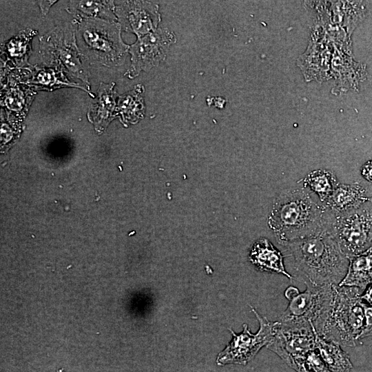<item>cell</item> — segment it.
Masks as SVG:
<instances>
[{
	"mask_svg": "<svg viewBox=\"0 0 372 372\" xmlns=\"http://www.w3.org/2000/svg\"><path fill=\"white\" fill-rule=\"evenodd\" d=\"M251 308L259 322V330L256 333H251L246 324H243V330L238 334L230 329L232 339L218 355L216 358L218 365L223 366L227 364L245 365L271 340L275 322L269 321L266 318L260 316L253 307Z\"/></svg>",
	"mask_w": 372,
	"mask_h": 372,
	"instance_id": "52a82bcc",
	"label": "cell"
},
{
	"mask_svg": "<svg viewBox=\"0 0 372 372\" xmlns=\"http://www.w3.org/2000/svg\"><path fill=\"white\" fill-rule=\"evenodd\" d=\"M316 349L331 372H350L352 369L349 355L339 344L316 333Z\"/></svg>",
	"mask_w": 372,
	"mask_h": 372,
	"instance_id": "9a60e30c",
	"label": "cell"
},
{
	"mask_svg": "<svg viewBox=\"0 0 372 372\" xmlns=\"http://www.w3.org/2000/svg\"><path fill=\"white\" fill-rule=\"evenodd\" d=\"M249 259L260 271L282 274L293 280V276L285 269L282 253L265 238L257 240L252 245Z\"/></svg>",
	"mask_w": 372,
	"mask_h": 372,
	"instance_id": "7c38bea8",
	"label": "cell"
},
{
	"mask_svg": "<svg viewBox=\"0 0 372 372\" xmlns=\"http://www.w3.org/2000/svg\"><path fill=\"white\" fill-rule=\"evenodd\" d=\"M289 367L296 372H331L316 349L295 360Z\"/></svg>",
	"mask_w": 372,
	"mask_h": 372,
	"instance_id": "ffe728a7",
	"label": "cell"
},
{
	"mask_svg": "<svg viewBox=\"0 0 372 372\" xmlns=\"http://www.w3.org/2000/svg\"><path fill=\"white\" fill-rule=\"evenodd\" d=\"M41 50L48 60L61 63L73 76L88 83L87 74L80 62V53L73 28L67 25L57 28L41 40Z\"/></svg>",
	"mask_w": 372,
	"mask_h": 372,
	"instance_id": "9c48e42d",
	"label": "cell"
},
{
	"mask_svg": "<svg viewBox=\"0 0 372 372\" xmlns=\"http://www.w3.org/2000/svg\"><path fill=\"white\" fill-rule=\"evenodd\" d=\"M114 83H101L95 103L90 106V118L97 125H106L114 117L115 108H116V93L114 90Z\"/></svg>",
	"mask_w": 372,
	"mask_h": 372,
	"instance_id": "2e32d148",
	"label": "cell"
},
{
	"mask_svg": "<svg viewBox=\"0 0 372 372\" xmlns=\"http://www.w3.org/2000/svg\"><path fill=\"white\" fill-rule=\"evenodd\" d=\"M364 306L365 323L364 329L360 335L359 340L372 335V307Z\"/></svg>",
	"mask_w": 372,
	"mask_h": 372,
	"instance_id": "cb8c5ba5",
	"label": "cell"
},
{
	"mask_svg": "<svg viewBox=\"0 0 372 372\" xmlns=\"http://www.w3.org/2000/svg\"><path fill=\"white\" fill-rule=\"evenodd\" d=\"M176 41L175 34L168 29H158L154 32L138 38L130 46L132 64L125 73L129 78H134L142 71H148L163 61L169 46Z\"/></svg>",
	"mask_w": 372,
	"mask_h": 372,
	"instance_id": "ba28073f",
	"label": "cell"
},
{
	"mask_svg": "<svg viewBox=\"0 0 372 372\" xmlns=\"http://www.w3.org/2000/svg\"><path fill=\"white\" fill-rule=\"evenodd\" d=\"M369 200L366 189L359 183H340L322 205L329 211L338 214L357 208Z\"/></svg>",
	"mask_w": 372,
	"mask_h": 372,
	"instance_id": "4fadbf2b",
	"label": "cell"
},
{
	"mask_svg": "<svg viewBox=\"0 0 372 372\" xmlns=\"http://www.w3.org/2000/svg\"><path fill=\"white\" fill-rule=\"evenodd\" d=\"M54 2V1H39V4L40 6L41 10L43 14H45L48 12L49 8H50V6L52 5Z\"/></svg>",
	"mask_w": 372,
	"mask_h": 372,
	"instance_id": "4316f807",
	"label": "cell"
},
{
	"mask_svg": "<svg viewBox=\"0 0 372 372\" xmlns=\"http://www.w3.org/2000/svg\"><path fill=\"white\" fill-rule=\"evenodd\" d=\"M370 200H371V203H372V197H371V198H370Z\"/></svg>",
	"mask_w": 372,
	"mask_h": 372,
	"instance_id": "83f0119b",
	"label": "cell"
},
{
	"mask_svg": "<svg viewBox=\"0 0 372 372\" xmlns=\"http://www.w3.org/2000/svg\"><path fill=\"white\" fill-rule=\"evenodd\" d=\"M362 176L372 183V159L366 161L360 169Z\"/></svg>",
	"mask_w": 372,
	"mask_h": 372,
	"instance_id": "d4e9b609",
	"label": "cell"
},
{
	"mask_svg": "<svg viewBox=\"0 0 372 372\" xmlns=\"http://www.w3.org/2000/svg\"><path fill=\"white\" fill-rule=\"evenodd\" d=\"M119 23L96 18L82 21L79 33L88 59L107 66L123 62L130 46L121 37Z\"/></svg>",
	"mask_w": 372,
	"mask_h": 372,
	"instance_id": "8992f818",
	"label": "cell"
},
{
	"mask_svg": "<svg viewBox=\"0 0 372 372\" xmlns=\"http://www.w3.org/2000/svg\"><path fill=\"white\" fill-rule=\"evenodd\" d=\"M326 231L348 258L364 252L372 245L371 201L338 214L327 210Z\"/></svg>",
	"mask_w": 372,
	"mask_h": 372,
	"instance_id": "5b68a950",
	"label": "cell"
},
{
	"mask_svg": "<svg viewBox=\"0 0 372 372\" xmlns=\"http://www.w3.org/2000/svg\"><path fill=\"white\" fill-rule=\"evenodd\" d=\"M143 86L139 85L133 90L118 97L117 111L125 123H135L141 118L145 112L142 96Z\"/></svg>",
	"mask_w": 372,
	"mask_h": 372,
	"instance_id": "ac0fdd59",
	"label": "cell"
},
{
	"mask_svg": "<svg viewBox=\"0 0 372 372\" xmlns=\"http://www.w3.org/2000/svg\"><path fill=\"white\" fill-rule=\"evenodd\" d=\"M70 8L85 14L88 18H96L116 21L115 8L113 1H71Z\"/></svg>",
	"mask_w": 372,
	"mask_h": 372,
	"instance_id": "d6986e66",
	"label": "cell"
},
{
	"mask_svg": "<svg viewBox=\"0 0 372 372\" xmlns=\"http://www.w3.org/2000/svg\"><path fill=\"white\" fill-rule=\"evenodd\" d=\"M22 94H23L20 92V90H11L9 93H8V96L6 99L7 106L13 110H18L20 108H23L22 107L23 103L20 102L23 101V99L22 97H19Z\"/></svg>",
	"mask_w": 372,
	"mask_h": 372,
	"instance_id": "603a6c76",
	"label": "cell"
},
{
	"mask_svg": "<svg viewBox=\"0 0 372 372\" xmlns=\"http://www.w3.org/2000/svg\"><path fill=\"white\" fill-rule=\"evenodd\" d=\"M305 285L302 292L293 286L286 289L285 296L289 302L278 321L291 327L313 329L321 336L332 305L333 285L307 281Z\"/></svg>",
	"mask_w": 372,
	"mask_h": 372,
	"instance_id": "3957f363",
	"label": "cell"
},
{
	"mask_svg": "<svg viewBox=\"0 0 372 372\" xmlns=\"http://www.w3.org/2000/svg\"><path fill=\"white\" fill-rule=\"evenodd\" d=\"M41 87H44L48 90H53L61 86H76L77 85L70 83L61 74H58L52 70H43L37 73L32 81Z\"/></svg>",
	"mask_w": 372,
	"mask_h": 372,
	"instance_id": "44dd1931",
	"label": "cell"
},
{
	"mask_svg": "<svg viewBox=\"0 0 372 372\" xmlns=\"http://www.w3.org/2000/svg\"><path fill=\"white\" fill-rule=\"evenodd\" d=\"M294 267L306 281L317 285H338L344 277L349 259L327 231L284 244Z\"/></svg>",
	"mask_w": 372,
	"mask_h": 372,
	"instance_id": "7a4b0ae2",
	"label": "cell"
},
{
	"mask_svg": "<svg viewBox=\"0 0 372 372\" xmlns=\"http://www.w3.org/2000/svg\"><path fill=\"white\" fill-rule=\"evenodd\" d=\"M30 36L21 35L13 39L8 43V52L10 56L14 59L23 58L29 45Z\"/></svg>",
	"mask_w": 372,
	"mask_h": 372,
	"instance_id": "7402d4cb",
	"label": "cell"
},
{
	"mask_svg": "<svg viewBox=\"0 0 372 372\" xmlns=\"http://www.w3.org/2000/svg\"><path fill=\"white\" fill-rule=\"evenodd\" d=\"M362 290L355 287L333 285V298L321 337L340 346L354 347L364 329Z\"/></svg>",
	"mask_w": 372,
	"mask_h": 372,
	"instance_id": "277c9868",
	"label": "cell"
},
{
	"mask_svg": "<svg viewBox=\"0 0 372 372\" xmlns=\"http://www.w3.org/2000/svg\"><path fill=\"white\" fill-rule=\"evenodd\" d=\"M348 259L347 273L338 286L355 287L363 291L372 283V245Z\"/></svg>",
	"mask_w": 372,
	"mask_h": 372,
	"instance_id": "5bb4252c",
	"label": "cell"
},
{
	"mask_svg": "<svg viewBox=\"0 0 372 372\" xmlns=\"http://www.w3.org/2000/svg\"><path fill=\"white\" fill-rule=\"evenodd\" d=\"M327 210L314 201L304 188L284 190L276 198L268 225L279 244L326 231Z\"/></svg>",
	"mask_w": 372,
	"mask_h": 372,
	"instance_id": "6da1fadb",
	"label": "cell"
},
{
	"mask_svg": "<svg viewBox=\"0 0 372 372\" xmlns=\"http://www.w3.org/2000/svg\"><path fill=\"white\" fill-rule=\"evenodd\" d=\"M303 188L315 193L322 203H325L340 184L335 174L327 169H314L302 178Z\"/></svg>",
	"mask_w": 372,
	"mask_h": 372,
	"instance_id": "e0dca14e",
	"label": "cell"
},
{
	"mask_svg": "<svg viewBox=\"0 0 372 372\" xmlns=\"http://www.w3.org/2000/svg\"><path fill=\"white\" fill-rule=\"evenodd\" d=\"M316 333L311 329H299L276 321L273 335L266 346L289 366L297 358L316 349Z\"/></svg>",
	"mask_w": 372,
	"mask_h": 372,
	"instance_id": "30bf717a",
	"label": "cell"
},
{
	"mask_svg": "<svg viewBox=\"0 0 372 372\" xmlns=\"http://www.w3.org/2000/svg\"><path fill=\"white\" fill-rule=\"evenodd\" d=\"M361 300L363 304L372 307V283L362 291Z\"/></svg>",
	"mask_w": 372,
	"mask_h": 372,
	"instance_id": "484cf974",
	"label": "cell"
},
{
	"mask_svg": "<svg viewBox=\"0 0 372 372\" xmlns=\"http://www.w3.org/2000/svg\"><path fill=\"white\" fill-rule=\"evenodd\" d=\"M121 27L138 38L154 32L161 21L158 5L144 1H121L115 7Z\"/></svg>",
	"mask_w": 372,
	"mask_h": 372,
	"instance_id": "8fae6325",
	"label": "cell"
}]
</instances>
